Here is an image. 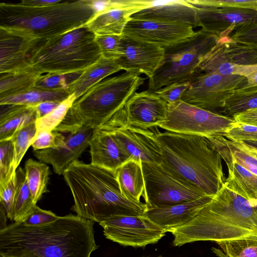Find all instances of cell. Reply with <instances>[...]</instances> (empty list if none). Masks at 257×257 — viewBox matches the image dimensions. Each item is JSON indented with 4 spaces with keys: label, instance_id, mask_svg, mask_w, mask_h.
<instances>
[{
    "label": "cell",
    "instance_id": "cell-46",
    "mask_svg": "<svg viewBox=\"0 0 257 257\" xmlns=\"http://www.w3.org/2000/svg\"><path fill=\"white\" fill-rule=\"evenodd\" d=\"M229 37L234 42L257 47V16L251 22L237 29Z\"/></svg>",
    "mask_w": 257,
    "mask_h": 257
},
{
    "label": "cell",
    "instance_id": "cell-51",
    "mask_svg": "<svg viewBox=\"0 0 257 257\" xmlns=\"http://www.w3.org/2000/svg\"><path fill=\"white\" fill-rule=\"evenodd\" d=\"M61 103L45 101L36 105L37 119L43 117L54 110Z\"/></svg>",
    "mask_w": 257,
    "mask_h": 257
},
{
    "label": "cell",
    "instance_id": "cell-13",
    "mask_svg": "<svg viewBox=\"0 0 257 257\" xmlns=\"http://www.w3.org/2000/svg\"><path fill=\"white\" fill-rule=\"evenodd\" d=\"M99 224L106 238L124 246L143 247L155 244L167 232L145 214L120 216Z\"/></svg>",
    "mask_w": 257,
    "mask_h": 257
},
{
    "label": "cell",
    "instance_id": "cell-1",
    "mask_svg": "<svg viewBox=\"0 0 257 257\" xmlns=\"http://www.w3.org/2000/svg\"><path fill=\"white\" fill-rule=\"evenodd\" d=\"M94 223L71 214L38 226L15 222L0 230V256L90 257L98 247Z\"/></svg>",
    "mask_w": 257,
    "mask_h": 257
},
{
    "label": "cell",
    "instance_id": "cell-55",
    "mask_svg": "<svg viewBox=\"0 0 257 257\" xmlns=\"http://www.w3.org/2000/svg\"><path fill=\"white\" fill-rule=\"evenodd\" d=\"M243 142L249 146L257 149V141H249Z\"/></svg>",
    "mask_w": 257,
    "mask_h": 257
},
{
    "label": "cell",
    "instance_id": "cell-18",
    "mask_svg": "<svg viewBox=\"0 0 257 257\" xmlns=\"http://www.w3.org/2000/svg\"><path fill=\"white\" fill-rule=\"evenodd\" d=\"M195 8L198 26L219 38L229 37L232 32L251 22L257 16V11L249 9Z\"/></svg>",
    "mask_w": 257,
    "mask_h": 257
},
{
    "label": "cell",
    "instance_id": "cell-11",
    "mask_svg": "<svg viewBox=\"0 0 257 257\" xmlns=\"http://www.w3.org/2000/svg\"><path fill=\"white\" fill-rule=\"evenodd\" d=\"M246 84V78L240 75L200 73L190 81L181 100L213 112L223 108L226 100L234 91Z\"/></svg>",
    "mask_w": 257,
    "mask_h": 257
},
{
    "label": "cell",
    "instance_id": "cell-17",
    "mask_svg": "<svg viewBox=\"0 0 257 257\" xmlns=\"http://www.w3.org/2000/svg\"><path fill=\"white\" fill-rule=\"evenodd\" d=\"M120 57L117 59L122 70L152 77L161 66L164 48L122 35Z\"/></svg>",
    "mask_w": 257,
    "mask_h": 257
},
{
    "label": "cell",
    "instance_id": "cell-38",
    "mask_svg": "<svg viewBox=\"0 0 257 257\" xmlns=\"http://www.w3.org/2000/svg\"><path fill=\"white\" fill-rule=\"evenodd\" d=\"M94 16L109 11L121 9H137L140 11L150 7L152 0H87Z\"/></svg>",
    "mask_w": 257,
    "mask_h": 257
},
{
    "label": "cell",
    "instance_id": "cell-40",
    "mask_svg": "<svg viewBox=\"0 0 257 257\" xmlns=\"http://www.w3.org/2000/svg\"><path fill=\"white\" fill-rule=\"evenodd\" d=\"M14 149L11 140L0 142V187H4L15 176Z\"/></svg>",
    "mask_w": 257,
    "mask_h": 257
},
{
    "label": "cell",
    "instance_id": "cell-27",
    "mask_svg": "<svg viewBox=\"0 0 257 257\" xmlns=\"http://www.w3.org/2000/svg\"><path fill=\"white\" fill-rule=\"evenodd\" d=\"M140 11L137 9H121L94 16L85 25L95 36L122 35L132 16Z\"/></svg>",
    "mask_w": 257,
    "mask_h": 257
},
{
    "label": "cell",
    "instance_id": "cell-5",
    "mask_svg": "<svg viewBox=\"0 0 257 257\" xmlns=\"http://www.w3.org/2000/svg\"><path fill=\"white\" fill-rule=\"evenodd\" d=\"M145 80L136 74L125 72L101 81L74 102L54 130L69 134L82 126L99 128L124 106Z\"/></svg>",
    "mask_w": 257,
    "mask_h": 257
},
{
    "label": "cell",
    "instance_id": "cell-45",
    "mask_svg": "<svg viewBox=\"0 0 257 257\" xmlns=\"http://www.w3.org/2000/svg\"><path fill=\"white\" fill-rule=\"evenodd\" d=\"M18 184L17 173L4 187H0V202L3 206L7 216L14 220V207Z\"/></svg>",
    "mask_w": 257,
    "mask_h": 257
},
{
    "label": "cell",
    "instance_id": "cell-4",
    "mask_svg": "<svg viewBox=\"0 0 257 257\" xmlns=\"http://www.w3.org/2000/svg\"><path fill=\"white\" fill-rule=\"evenodd\" d=\"M161 164L171 173L213 197L224 185L225 177L219 152L202 136L156 127Z\"/></svg>",
    "mask_w": 257,
    "mask_h": 257
},
{
    "label": "cell",
    "instance_id": "cell-10",
    "mask_svg": "<svg viewBox=\"0 0 257 257\" xmlns=\"http://www.w3.org/2000/svg\"><path fill=\"white\" fill-rule=\"evenodd\" d=\"M235 122L232 117L179 100L168 103L167 120L158 127L167 131L206 137L224 134Z\"/></svg>",
    "mask_w": 257,
    "mask_h": 257
},
{
    "label": "cell",
    "instance_id": "cell-15",
    "mask_svg": "<svg viewBox=\"0 0 257 257\" xmlns=\"http://www.w3.org/2000/svg\"><path fill=\"white\" fill-rule=\"evenodd\" d=\"M109 131L130 160L142 163L161 164V151L154 129L126 124L100 128Z\"/></svg>",
    "mask_w": 257,
    "mask_h": 257
},
{
    "label": "cell",
    "instance_id": "cell-8",
    "mask_svg": "<svg viewBox=\"0 0 257 257\" xmlns=\"http://www.w3.org/2000/svg\"><path fill=\"white\" fill-rule=\"evenodd\" d=\"M219 37L202 29L186 40L164 48L163 62L149 78L148 90L156 91L172 83L191 81L201 71L199 65Z\"/></svg>",
    "mask_w": 257,
    "mask_h": 257
},
{
    "label": "cell",
    "instance_id": "cell-28",
    "mask_svg": "<svg viewBox=\"0 0 257 257\" xmlns=\"http://www.w3.org/2000/svg\"><path fill=\"white\" fill-rule=\"evenodd\" d=\"M42 75L32 66L1 74L0 99L21 94L34 89Z\"/></svg>",
    "mask_w": 257,
    "mask_h": 257
},
{
    "label": "cell",
    "instance_id": "cell-36",
    "mask_svg": "<svg viewBox=\"0 0 257 257\" xmlns=\"http://www.w3.org/2000/svg\"><path fill=\"white\" fill-rule=\"evenodd\" d=\"M36 121L17 132L11 140L14 149V166L16 170L29 148L31 146L37 133Z\"/></svg>",
    "mask_w": 257,
    "mask_h": 257
},
{
    "label": "cell",
    "instance_id": "cell-34",
    "mask_svg": "<svg viewBox=\"0 0 257 257\" xmlns=\"http://www.w3.org/2000/svg\"><path fill=\"white\" fill-rule=\"evenodd\" d=\"M257 108V87L236 89L226 100L223 111L232 116L248 109Z\"/></svg>",
    "mask_w": 257,
    "mask_h": 257
},
{
    "label": "cell",
    "instance_id": "cell-26",
    "mask_svg": "<svg viewBox=\"0 0 257 257\" xmlns=\"http://www.w3.org/2000/svg\"><path fill=\"white\" fill-rule=\"evenodd\" d=\"M122 195L130 201L141 203L145 182L141 162L129 160L114 172Z\"/></svg>",
    "mask_w": 257,
    "mask_h": 257
},
{
    "label": "cell",
    "instance_id": "cell-23",
    "mask_svg": "<svg viewBox=\"0 0 257 257\" xmlns=\"http://www.w3.org/2000/svg\"><path fill=\"white\" fill-rule=\"evenodd\" d=\"M91 164L113 172L130 160L108 131L95 129L89 143Z\"/></svg>",
    "mask_w": 257,
    "mask_h": 257
},
{
    "label": "cell",
    "instance_id": "cell-24",
    "mask_svg": "<svg viewBox=\"0 0 257 257\" xmlns=\"http://www.w3.org/2000/svg\"><path fill=\"white\" fill-rule=\"evenodd\" d=\"M122 70L117 59L101 57L68 84L67 90L77 99L106 77Z\"/></svg>",
    "mask_w": 257,
    "mask_h": 257
},
{
    "label": "cell",
    "instance_id": "cell-37",
    "mask_svg": "<svg viewBox=\"0 0 257 257\" xmlns=\"http://www.w3.org/2000/svg\"><path fill=\"white\" fill-rule=\"evenodd\" d=\"M76 100L74 94H71L52 112L37 119L35 122L37 133L43 131L54 130L62 122Z\"/></svg>",
    "mask_w": 257,
    "mask_h": 257
},
{
    "label": "cell",
    "instance_id": "cell-22",
    "mask_svg": "<svg viewBox=\"0 0 257 257\" xmlns=\"http://www.w3.org/2000/svg\"><path fill=\"white\" fill-rule=\"evenodd\" d=\"M213 197L206 195L200 198L172 206L149 208L145 215L157 225L171 232L191 221Z\"/></svg>",
    "mask_w": 257,
    "mask_h": 257
},
{
    "label": "cell",
    "instance_id": "cell-47",
    "mask_svg": "<svg viewBox=\"0 0 257 257\" xmlns=\"http://www.w3.org/2000/svg\"><path fill=\"white\" fill-rule=\"evenodd\" d=\"M190 81L172 83L154 92L168 103H173L181 100L182 95L190 86Z\"/></svg>",
    "mask_w": 257,
    "mask_h": 257
},
{
    "label": "cell",
    "instance_id": "cell-31",
    "mask_svg": "<svg viewBox=\"0 0 257 257\" xmlns=\"http://www.w3.org/2000/svg\"><path fill=\"white\" fill-rule=\"evenodd\" d=\"M24 170L34 202L37 204L42 195L48 191L49 167L44 163L29 159L25 163Z\"/></svg>",
    "mask_w": 257,
    "mask_h": 257
},
{
    "label": "cell",
    "instance_id": "cell-14",
    "mask_svg": "<svg viewBox=\"0 0 257 257\" xmlns=\"http://www.w3.org/2000/svg\"><path fill=\"white\" fill-rule=\"evenodd\" d=\"M41 40L25 29L1 25L0 73L31 66V53Z\"/></svg>",
    "mask_w": 257,
    "mask_h": 257
},
{
    "label": "cell",
    "instance_id": "cell-29",
    "mask_svg": "<svg viewBox=\"0 0 257 257\" xmlns=\"http://www.w3.org/2000/svg\"><path fill=\"white\" fill-rule=\"evenodd\" d=\"M248 65L232 62L227 56L221 39L206 55L199 65L201 71L212 72L223 75H238L244 76Z\"/></svg>",
    "mask_w": 257,
    "mask_h": 257
},
{
    "label": "cell",
    "instance_id": "cell-44",
    "mask_svg": "<svg viewBox=\"0 0 257 257\" xmlns=\"http://www.w3.org/2000/svg\"><path fill=\"white\" fill-rule=\"evenodd\" d=\"M221 136L236 142L257 141V126L235 122Z\"/></svg>",
    "mask_w": 257,
    "mask_h": 257
},
{
    "label": "cell",
    "instance_id": "cell-3",
    "mask_svg": "<svg viewBox=\"0 0 257 257\" xmlns=\"http://www.w3.org/2000/svg\"><path fill=\"white\" fill-rule=\"evenodd\" d=\"M74 200L72 210L79 217L99 223L120 216L144 215L148 209L121 192L114 172L75 161L63 174Z\"/></svg>",
    "mask_w": 257,
    "mask_h": 257
},
{
    "label": "cell",
    "instance_id": "cell-39",
    "mask_svg": "<svg viewBox=\"0 0 257 257\" xmlns=\"http://www.w3.org/2000/svg\"><path fill=\"white\" fill-rule=\"evenodd\" d=\"M216 136L226 146L238 163L257 176V158L245 149L241 142L232 141L221 135Z\"/></svg>",
    "mask_w": 257,
    "mask_h": 257
},
{
    "label": "cell",
    "instance_id": "cell-20",
    "mask_svg": "<svg viewBox=\"0 0 257 257\" xmlns=\"http://www.w3.org/2000/svg\"><path fill=\"white\" fill-rule=\"evenodd\" d=\"M205 138L219 152L226 165L228 177L224 185L257 205V176L238 163L228 149L216 135Z\"/></svg>",
    "mask_w": 257,
    "mask_h": 257
},
{
    "label": "cell",
    "instance_id": "cell-54",
    "mask_svg": "<svg viewBox=\"0 0 257 257\" xmlns=\"http://www.w3.org/2000/svg\"><path fill=\"white\" fill-rule=\"evenodd\" d=\"M6 217L7 214L5 211V209L1 204V228L0 230L6 228L8 225H6Z\"/></svg>",
    "mask_w": 257,
    "mask_h": 257
},
{
    "label": "cell",
    "instance_id": "cell-50",
    "mask_svg": "<svg viewBox=\"0 0 257 257\" xmlns=\"http://www.w3.org/2000/svg\"><path fill=\"white\" fill-rule=\"evenodd\" d=\"M232 118L236 122L257 126V108L235 114Z\"/></svg>",
    "mask_w": 257,
    "mask_h": 257
},
{
    "label": "cell",
    "instance_id": "cell-21",
    "mask_svg": "<svg viewBox=\"0 0 257 257\" xmlns=\"http://www.w3.org/2000/svg\"><path fill=\"white\" fill-rule=\"evenodd\" d=\"M131 19L198 26L196 8L187 0L153 1L151 6L133 14Z\"/></svg>",
    "mask_w": 257,
    "mask_h": 257
},
{
    "label": "cell",
    "instance_id": "cell-48",
    "mask_svg": "<svg viewBox=\"0 0 257 257\" xmlns=\"http://www.w3.org/2000/svg\"><path fill=\"white\" fill-rule=\"evenodd\" d=\"M66 75L54 73L42 75L35 87L48 90L67 89Z\"/></svg>",
    "mask_w": 257,
    "mask_h": 257
},
{
    "label": "cell",
    "instance_id": "cell-32",
    "mask_svg": "<svg viewBox=\"0 0 257 257\" xmlns=\"http://www.w3.org/2000/svg\"><path fill=\"white\" fill-rule=\"evenodd\" d=\"M212 250L218 257H257V237H247L216 242Z\"/></svg>",
    "mask_w": 257,
    "mask_h": 257
},
{
    "label": "cell",
    "instance_id": "cell-12",
    "mask_svg": "<svg viewBox=\"0 0 257 257\" xmlns=\"http://www.w3.org/2000/svg\"><path fill=\"white\" fill-rule=\"evenodd\" d=\"M168 103L156 93L148 90L136 92L124 106L106 123L104 128L126 124L152 129L166 121Z\"/></svg>",
    "mask_w": 257,
    "mask_h": 257
},
{
    "label": "cell",
    "instance_id": "cell-41",
    "mask_svg": "<svg viewBox=\"0 0 257 257\" xmlns=\"http://www.w3.org/2000/svg\"><path fill=\"white\" fill-rule=\"evenodd\" d=\"M66 137L62 133L53 131H43L37 133L31 145L33 151L56 148L65 143Z\"/></svg>",
    "mask_w": 257,
    "mask_h": 257
},
{
    "label": "cell",
    "instance_id": "cell-7",
    "mask_svg": "<svg viewBox=\"0 0 257 257\" xmlns=\"http://www.w3.org/2000/svg\"><path fill=\"white\" fill-rule=\"evenodd\" d=\"M101 57L95 35L85 25L41 40L31 53V66L41 74L81 73Z\"/></svg>",
    "mask_w": 257,
    "mask_h": 257
},
{
    "label": "cell",
    "instance_id": "cell-30",
    "mask_svg": "<svg viewBox=\"0 0 257 257\" xmlns=\"http://www.w3.org/2000/svg\"><path fill=\"white\" fill-rule=\"evenodd\" d=\"M70 95L67 89L48 90L35 87L24 93L0 99V105H36L45 101L61 103Z\"/></svg>",
    "mask_w": 257,
    "mask_h": 257
},
{
    "label": "cell",
    "instance_id": "cell-19",
    "mask_svg": "<svg viewBox=\"0 0 257 257\" xmlns=\"http://www.w3.org/2000/svg\"><path fill=\"white\" fill-rule=\"evenodd\" d=\"M94 129L82 126L76 132L69 134L61 147L33 151L40 162L52 166L54 172L62 175L89 146Z\"/></svg>",
    "mask_w": 257,
    "mask_h": 257
},
{
    "label": "cell",
    "instance_id": "cell-42",
    "mask_svg": "<svg viewBox=\"0 0 257 257\" xmlns=\"http://www.w3.org/2000/svg\"><path fill=\"white\" fill-rule=\"evenodd\" d=\"M122 36H95V40L102 57L111 59H117L120 57Z\"/></svg>",
    "mask_w": 257,
    "mask_h": 257
},
{
    "label": "cell",
    "instance_id": "cell-33",
    "mask_svg": "<svg viewBox=\"0 0 257 257\" xmlns=\"http://www.w3.org/2000/svg\"><path fill=\"white\" fill-rule=\"evenodd\" d=\"M18 184L14 207V221L23 222L35 209L34 202L25 176V170L19 167L16 171Z\"/></svg>",
    "mask_w": 257,
    "mask_h": 257
},
{
    "label": "cell",
    "instance_id": "cell-35",
    "mask_svg": "<svg viewBox=\"0 0 257 257\" xmlns=\"http://www.w3.org/2000/svg\"><path fill=\"white\" fill-rule=\"evenodd\" d=\"M220 39L227 56L232 62L243 65L257 64V47L235 42L229 36Z\"/></svg>",
    "mask_w": 257,
    "mask_h": 257
},
{
    "label": "cell",
    "instance_id": "cell-9",
    "mask_svg": "<svg viewBox=\"0 0 257 257\" xmlns=\"http://www.w3.org/2000/svg\"><path fill=\"white\" fill-rule=\"evenodd\" d=\"M142 165L145 182L143 198L148 208L172 206L207 195L161 164L142 163Z\"/></svg>",
    "mask_w": 257,
    "mask_h": 257
},
{
    "label": "cell",
    "instance_id": "cell-25",
    "mask_svg": "<svg viewBox=\"0 0 257 257\" xmlns=\"http://www.w3.org/2000/svg\"><path fill=\"white\" fill-rule=\"evenodd\" d=\"M0 142L11 140L14 135L37 119L36 105H1Z\"/></svg>",
    "mask_w": 257,
    "mask_h": 257
},
{
    "label": "cell",
    "instance_id": "cell-53",
    "mask_svg": "<svg viewBox=\"0 0 257 257\" xmlns=\"http://www.w3.org/2000/svg\"><path fill=\"white\" fill-rule=\"evenodd\" d=\"M246 87H257V65L255 68L246 77Z\"/></svg>",
    "mask_w": 257,
    "mask_h": 257
},
{
    "label": "cell",
    "instance_id": "cell-56",
    "mask_svg": "<svg viewBox=\"0 0 257 257\" xmlns=\"http://www.w3.org/2000/svg\"><path fill=\"white\" fill-rule=\"evenodd\" d=\"M0 257H9V256H0Z\"/></svg>",
    "mask_w": 257,
    "mask_h": 257
},
{
    "label": "cell",
    "instance_id": "cell-6",
    "mask_svg": "<svg viewBox=\"0 0 257 257\" xmlns=\"http://www.w3.org/2000/svg\"><path fill=\"white\" fill-rule=\"evenodd\" d=\"M94 16L87 0L62 1L46 6L0 4L1 25L25 29L40 40L58 36L85 25Z\"/></svg>",
    "mask_w": 257,
    "mask_h": 257
},
{
    "label": "cell",
    "instance_id": "cell-2",
    "mask_svg": "<svg viewBox=\"0 0 257 257\" xmlns=\"http://www.w3.org/2000/svg\"><path fill=\"white\" fill-rule=\"evenodd\" d=\"M171 233L174 246L257 237V205L224 184L191 221Z\"/></svg>",
    "mask_w": 257,
    "mask_h": 257
},
{
    "label": "cell",
    "instance_id": "cell-16",
    "mask_svg": "<svg viewBox=\"0 0 257 257\" xmlns=\"http://www.w3.org/2000/svg\"><path fill=\"white\" fill-rule=\"evenodd\" d=\"M194 33L193 27L184 24L131 19L123 35L164 48L186 40Z\"/></svg>",
    "mask_w": 257,
    "mask_h": 257
},
{
    "label": "cell",
    "instance_id": "cell-49",
    "mask_svg": "<svg viewBox=\"0 0 257 257\" xmlns=\"http://www.w3.org/2000/svg\"><path fill=\"white\" fill-rule=\"evenodd\" d=\"M58 217V216L52 211L43 210L37 205L33 212L22 222L28 226H38L50 223Z\"/></svg>",
    "mask_w": 257,
    "mask_h": 257
},
{
    "label": "cell",
    "instance_id": "cell-43",
    "mask_svg": "<svg viewBox=\"0 0 257 257\" xmlns=\"http://www.w3.org/2000/svg\"><path fill=\"white\" fill-rule=\"evenodd\" d=\"M195 7L233 8L257 11V0H187Z\"/></svg>",
    "mask_w": 257,
    "mask_h": 257
},
{
    "label": "cell",
    "instance_id": "cell-52",
    "mask_svg": "<svg viewBox=\"0 0 257 257\" xmlns=\"http://www.w3.org/2000/svg\"><path fill=\"white\" fill-rule=\"evenodd\" d=\"M61 0H31V1H22L20 3L24 5L32 7H43L49 6L57 4L60 2Z\"/></svg>",
    "mask_w": 257,
    "mask_h": 257
}]
</instances>
